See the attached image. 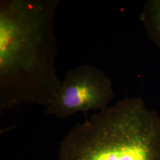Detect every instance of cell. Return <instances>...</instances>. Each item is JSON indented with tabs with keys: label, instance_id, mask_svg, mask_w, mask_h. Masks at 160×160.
<instances>
[{
	"label": "cell",
	"instance_id": "1",
	"mask_svg": "<svg viewBox=\"0 0 160 160\" xmlns=\"http://www.w3.org/2000/svg\"><path fill=\"white\" fill-rule=\"evenodd\" d=\"M59 0H1L0 111L19 102L47 107L61 84L55 68Z\"/></svg>",
	"mask_w": 160,
	"mask_h": 160
},
{
	"label": "cell",
	"instance_id": "2",
	"mask_svg": "<svg viewBox=\"0 0 160 160\" xmlns=\"http://www.w3.org/2000/svg\"><path fill=\"white\" fill-rule=\"evenodd\" d=\"M59 160H160V116L141 97H128L71 129Z\"/></svg>",
	"mask_w": 160,
	"mask_h": 160
},
{
	"label": "cell",
	"instance_id": "3",
	"mask_svg": "<svg viewBox=\"0 0 160 160\" xmlns=\"http://www.w3.org/2000/svg\"><path fill=\"white\" fill-rule=\"evenodd\" d=\"M114 96L113 82L101 69L84 64L69 70L46 113L64 119L78 112L107 108Z\"/></svg>",
	"mask_w": 160,
	"mask_h": 160
},
{
	"label": "cell",
	"instance_id": "4",
	"mask_svg": "<svg viewBox=\"0 0 160 160\" xmlns=\"http://www.w3.org/2000/svg\"><path fill=\"white\" fill-rule=\"evenodd\" d=\"M140 18L149 39L160 49V0L146 1Z\"/></svg>",
	"mask_w": 160,
	"mask_h": 160
}]
</instances>
